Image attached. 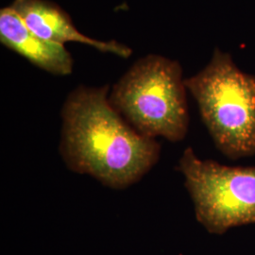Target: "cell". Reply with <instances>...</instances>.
<instances>
[{
  "label": "cell",
  "mask_w": 255,
  "mask_h": 255,
  "mask_svg": "<svg viewBox=\"0 0 255 255\" xmlns=\"http://www.w3.org/2000/svg\"><path fill=\"white\" fill-rule=\"evenodd\" d=\"M176 169L184 177L196 219L208 233L221 236L230 229L255 224V165L201 160L187 147Z\"/></svg>",
  "instance_id": "cell-4"
},
{
  "label": "cell",
  "mask_w": 255,
  "mask_h": 255,
  "mask_svg": "<svg viewBox=\"0 0 255 255\" xmlns=\"http://www.w3.org/2000/svg\"><path fill=\"white\" fill-rule=\"evenodd\" d=\"M215 146L230 160L255 155V76L217 48L199 73L184 80Z\"/></svg>",
  "instance_id": "cell-3"
},
{
  "label": "cell",
  "mask_w": 255,
  "mask_h": 255,
  "mask_svg": "<svg viewBox=\"0 0 255 255\" xmlns=\"http://www.w3.org/2000/svg\"><path fill=\"white\" fill-rule=\"evenodd\" d=\"M181 64L160 55L139 59L117 82L109 101L143 136L182 141L189 127Z\"/></svg>",
  "instance_id": "cell-2"
},
{
  "label": "cell",
  "mask_w": 255,
  "mask_h": 255,
  "mask_svg": "<svg viewBox=\"0 0 255 255\" xmlns=\"http://www.w3.org/2000/svg\"><path fill=\"white\" fill-rule=\"evenodd\" d=\"M109 86L80 85L61 112L59 152L66 167L116 190L139 182L159 162V142L143 136L109 101Z\"/></svg>",
  "instance_id": "cell-1"
},
{
  "label": "cell",
  "mask_w": 255,
  "mask_h": 255,
  "mask_svg": "<svg viewBox=\"0 0 255 255\" xmlns=\"http://www.w3.org/2000/svg\"><path fill=\"white\" fill-rule=\"evenodd\" d=\"M10 7L33 33L56 44L67 42L92 46L102 53L128 58L132 51L128 46L117 41H100L82 34L74 26L68 13L54 2L48 0H14Z\"/></svg>",
  "instance_id": "cell-5"
},
{
  "label": "cell",
  "mask_w": 255,
  "mask_h": 255,
  "mask_svg": "<svg viewBox=\"0 0 255 255\" xmlns=\"http://www.w3.org/2000/svg\"><path fill=\"white\" fill-rule=\"evenodd\" d=\"M0 42L48 73L67 76L73 71V59L65 46L33 33L10 6L0 10Z\"/></svg>",
  "instance_id": "cell-6"
}]
</instances>
